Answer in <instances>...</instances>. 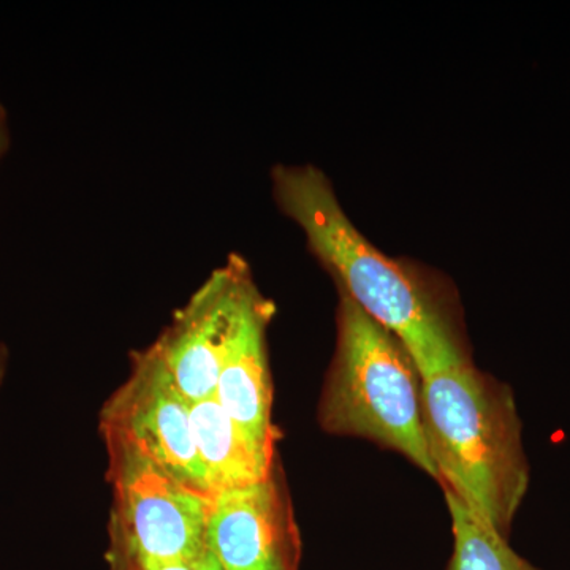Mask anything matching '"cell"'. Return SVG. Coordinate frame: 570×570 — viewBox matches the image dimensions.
<instances>
[{"instance_id":"52a82bcc","label":"cell","mask_w":570,"mask_h":570,"mask_svg":"<svg viewBox=\"0 0 570 570\" xmlns=\"http://www.w3.org/2000/svg\"><path fill=\"white\" fill-rule=\"evenodd\" d=\"M206 549L220 570H298L302 543L276 479L213 494Z\"/></svg>"},{"instance_id":"277c9868","label":"cell","mask_w":570,"mask_h":570,"mask_svg":"<svg viewBox=\"0 0 570 570\" xmlns=\"http://www.w3.org/2000/svg\"><path fill=\"white\" fill-rule=\"evenodd\" d=\"M105 439L115 497L111 553L198 568L208 554L212 497L184 485L122 439Z\"/></svg>"},{"instance_id":"ba28073f","label":"cell","mask_w":570,"mask_h":570,"mask_svg":"<svg viewBox=\"0 0 570 570\" xmlns=\"http://www.w3.org/2000/svg\"><path fill=\"white\" fill-rule=\"evenodd\" d=\"M275 311V305L258 291L253 275L247 277L232 317L214 395L255 442L269 450H275L277 433L272 422L266 330Z\"/></svg>"},{"instance_id":"6da1fadb","label":"cell","mask_w":570,"mask_h":570,"mask_svg":"<svg viewBox=\"0 0 570 570\" xmlns=\"http://www.w3.org/2000/svg\"><path fill=\"white\" fill-rule=\"evenodd\" d=\"M272 184L281 212L302 228L341 292L406 346L422 377L468 356L431 288L356 230L324 171L276 165Z\"/></svg>"},{"instance_id":"3957f363","label":"cell","mask_w":570,"mask_h":570,"mask_svg":"<svg viewBox=\"0 0 570 570\" xmlns=\"http://www.w3.org/2000/svg\"><path fill=\"white\" fill-rule=\"evenodd\" d=\"M318 419L328 433L370 439L438 480L423 423V379L414 358L343 292L336 354Z\"/></svg>"},{"instance_id":"7c38bea8","label":"cell","mask_w":570,"mask_h":570,"mask_svg":"<svg viewBox=\"0 0 570 570\" xmlns=\"http://www.w3.org/2000/svg\"><path fill=\"white\" fill-rule=\"evenodd\" d=\"M10 148V126L9 115H7L6 107L0 104V160L3 159Z\"/></svg>"},{"instance_id":"9c48e42d","label":"cell","mask_w":570,"mask_h":570,"mask_svg":"<svg viewBox=\"0 0 570 570\" xmlns=\"http://www.w3.org/2000/svg\"><path fill=\"white\" fill-rule=\"evenodd\" d=\"M190 422L212 497L273 475L275 450L255 442L216 397L190 404Z\"/></svg>"},{"instance_id":"5b68a950","label":"cell","mask_w":570,"mask_h":570,"mask_svg":"<svg viewBox=\"0 0 570 570\" xmlns=\"http://www.w3.org/2000/svg\"><path fill=\"white\" fill-rule=\"evenodd\" d=\"M105 436L122 439L184 485L212 497L198 459L190 404L153 348L138 352L132 373L102 412Z\"/></svg>"},{"instance_id":"4fadbf2b","label":"cell","mask_w":570,"mask_h":570,"mask_svg":"<svg viewBox=\"0 0 570 570\" xmlns=\"http://www.w3.org/2000/svg\"><path fill=\"white\" fill-rule=\"evenodd\" d=\"M198 570H220L216 561L213 560L212 554H206L205 560L198 564Z\"/></svg>"},{"instance_id":"8992f818","label":"cell","mask_w":570,"mask_h":570,"mask_svg":"<svg viewBox=\"0 0 570 570\" xmlns=\"http://www.w3.org/2000/svg\"><path fill=\"white\" fill-rule=\"evenodd\" d=\"M250 275L245 258L232 254L176 311L171 324L151 346L189 404L216 395L236 302Z\"/></svg>"},{"instance_id":"30bf717a","label":"cell","mask_w":570,"mask_h":570,"mask_svg":"<svg viewBox=\"0 0 570 570\" xmlns=\"http://www.w3.org/2000/svg\"><path fill=\"white\" fill-rule=\"evenodd\" d=\"M452 519L453 553L449 570H542L520 557L508 538L494 531L459 498L444 491Z\"/></svg>"},{"instance_id":"5bb4252c","label":"cell","mask_w":570,"mask_h":570,"mask_svg":"<svg viewBox=\"0 0 570 570\" xmlns=\"http://www.w3.org/2000/svg\"><path fill=\"white\" fill-rule=\"evenodd\" d=\"M0 366H2V351H0Z\"/></svg>"},{"instance_id":"7a4b0ae2","label":"cell","mask_w":570,"mask_h":570,"mask_svg":"<svg viewBox=\"0 0 570 570\" xmlns=\"http://www.w3.org/2000/svg\"><path fill=\"white\" fill-rule=\"evenodd\" d=\"M423 379V423L438 480L509 539L530 487L512 390L468 356Z\"/></svg>"},{"instance_id":"8fae6325","label":"cell","mask_w":570,"mask_h":570,"mask_svg":"<svg viewBox=\"0 0 570 570\" xmlns=\"http://www.w3.org/2000/svg\"><path fill=\"white\" fill-rule=\"evenodd\" d=\"M111 570H198L193 564L174 561L142 560V558L127 557V554L111 553Z\"/></svg>"}]
</instances>
